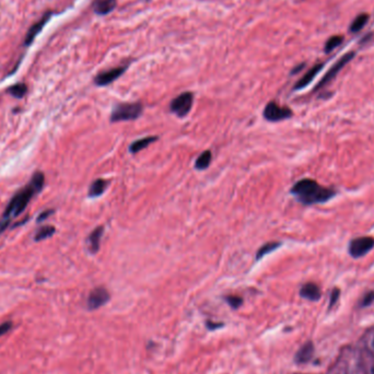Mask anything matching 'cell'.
I'll list each match as a JSON object with an SVG mask.
<instances>
[{"instance_id": "ba28073f", "label": "cell", "mask_w": 374, "mask_h": 374, "mask_svg": "<svg viewBox=\"0 0 374 374\" xmlns=\"http://www.w3.org/2000/svg\"><path fill=\"white\" fill-rule=\"evenodd\" d=\"M128 68V65L118 66V67L112 68L109 70L102 71V73L97 74L94 78V84L97 87H105L113 84L115 80H117L120 76H123L126 70Z\"/></svg>"}, {"instance_id": "d6986e66", "label": "cell", "mask_w": 374, "mask_h": 374, "mask_svg": "<svg viewBox=\"0 0 374 374\" xmlns=\"http://www.w3.org/2000/svg\"><path fill=\"white\" fill-rule=\"evenodd\" d=\"M368 21H369V14L361 13L359 15H357V18L353 21V23H351L350 25V32L357 33L361 31L367 24Z\"/></svg>"}, {"instance_id": "83f0119b", "label": "cell", "mask_w": 374, "mask_h": 374, "mask_svg": "<svg viewBox=\"0 0 374 374\" xmlns=\"http://www.w3.org/2000/svg\"><path fill=\"white\" fill-rule=\"evenodd\" d=\"M53 212H54V210H52V209H49V210L43 211V212L40 214V216H38V218H37V222H42V221H44V220H45L46 218H48L49 216H52Z\"/></svg>"}, {"instance_id": "8fae6325", "label": "cell", "mask_w": 374, "mask_h": 374, "mask_svg": "<svg viewBox=\"0 0 374 374\" xmlns=\"http://www.w3.org/2000/svg\"><path fill=\"white\" fill-rule=\"evenodd\" d=\"M323 66H324L323 64H317V65L314 66V67H312L303 77H302V78L298 82H296L294 88H293V90H301V89H303V88H305L306 86H309L311 82L313 81V79L315 78L316 75L322 70Z\"/></svg>"}, {"instance_id": "4316f807", "label": "cell", "mask_w": 374, "mask_h": 374, "mask_svg": "<svg viewBox=\"0 0 374 374\" xmlns=\"http://www.w3.org/2000/svg\"><path fill=\"white\" fill-rule=\"evenodd\" d=\"M373 301H374V291H371V292H369L365 296L364 302H362V305L364 306L370 305Z\"/></svg>"}, {"instance_id": "603a6c76", "label": "cell", "mask_w": 374, "mask_h": 374, "mask_svg": "<svg viewBox=\"0 0 374 374\" xmlns=\"http://www.w3.org/2000/svg\"><path fill=\"white\" fill-rule=\"evenodd\" d=\"M343 41H344V37L340 35H334L331 38H328V41L325 44V48H324L325 49V53H331L333 49L339 46Z\"/></svg>"}, {"instance_id": "4fadbf2b", "label": "cell", "mask_w": 374, "mask_h": 374, "mask_svg": "<svg viewBox=\"0 0 374 374\" xmlns=\"http://www.w3.org/2000/svg\"><path fill=\"white\" fill-rule=\"evenodd\" d=\"M116 0H96L93 3V10L98 15H105L111 13L116 8Z\"/></svg>"}, {"instance_id": "9a60e30c", "label": "cell", "mask_w": 374, "mask_h": 374, "mask_svg": "<svg viewBox=\"0 0 374 374\" xmlns=\"http://www.w3.org/2000/svg\"><path fill=\"white\" fill-rule=\"evenodd\" d=\"M51 15H52L51 12L46 13L45 15L43 16V19L40 22H37V23H35L34 25H33L31 27V29L29 30V32H27L26 37H25V41H24L25 45H30V44L33 42V40H34V38L36 37V35L38 34V33H40L42 31L44 25H45L47 23V21L49 19H51Z\"/></svg>"}, {"instance_id": "7a4b0ae2", "label": "cell", "mask_w": 374, "mask_h": 374, "mask_svg": "<svg viewBox=\"0 0 374 374\" xmlns=\"http://www.w3.org/2000/svg\"><path fill=\"white\" fill-rule=\"evenodd\" d=\"M298 201L305 206H311L314 203H323L336 195L335 190L321 186L314 180L303 179L296 182L290 190Z\"/></svg>"}, {"instance_id": "9c48e42d", "label": "cell", "mask_w": 374, "mask_h": 374, "mask_svg": "<svg viewBox=\"0 0 374 374\" xmlns=\"http://www.w3.org/2000/svg\"><path fill=\"white\" fill-rule=\"evenodd\" d=\"M109 298H111V296H109L108 291L104 287H97L95 289H93L90 292L89 296H88V301H87L88 309L96 310L98 309V307L106 304L109 301Z\"/></svg>"}, {"instance_id": "8992f818", "label": "cell", "mask_w": 374, "mask_h": 374, "mask_svg": "<svg viewBox=\"0 0 374 374\" xmlns=\"http://www.w3.org/2000/svg\"><path fill=\"white\" fill-rule=\"evenodd\" d=\"M374 247V238L372 236H361L350 242L348 252L354 258H360L367 255Z\"/></svg>"}, {"instance_id": "e0dca14e", "label": "cell", "mask_w": 374, "mask_h": 374, "mask_svg": "<svg viewBox=\"0 0 374 374\" xmlns=\"http://www.w3.org/2000/svg\"><path fill=\"white\" fill-rule=\"evenodd\" d=\"M280 246H281V242H277V241L267 242V243L262 245L260 249H258V251L256 252V255H255V260L261 261L264 256H266L267 254H271L272 252L279 249Z\"/></svg>"}, {"instance_id": "5b68a950", "label": "cell", "mask_w": 374, "mask_h": 374, "mask_svg": "<svg viewBox=\"0 0 374 374\" xmlns=\"http://www.w3.org/2000/svg\"><path fill=\"white\" fill-rule=\"evenodd\" d=\"M293 112L288 106H280L277 102L271 101L266 104L263 111V117L268 122H281L292 117Z\"/></svg>"}, {"instance_id": "d4e9b609", "label": "cell", "mask_w": 374, "mask_h": 374, "mask_svg": "<svg viewBox=\"0 0 374 374\" xmlns=\"http://www.w3.org/2000/svg\"><path fill=\"white\" fill-rule=\"evenodd\" d=\"M11 328H12V322L8 321V322L0 324V337L3 336V335L5 334H8L11 331Z\"/></svg>"}, {"instance_id": "f546056e", "label": "cell", "mask_w": 374, "mask_h": 374, "mask_svg": "<svg viewBox=\"0 0 374 374\" xmlns=\"http://www.w3.org/2000/svg\"><path fill=\"white\" fill-rule=\"evenodd\" d=\"M304 67V64H302V65H300L299 66V67H296V68H294V70H292V73H291V74H292V75H294V74H296V73H299V71L302 69V68H303Z\"/></svg>"}, {"instance_id": "f1b7e54d", "label": "cell", "mask_w": 374, "mask_h": 374, "mask_svg": "<svg viewBox=\"0 0 374 374\" xmlns=\"http://www.w3.org/2000/svg\"><path fill=\"white\" fill-rule=\"evenodd\" d=\"M207 328L210 329V331H214V329H217L219 327H222L223 326V323H216V322H211V321H207Z\"/></svg>"}, {"instance_id": "52a82bcc", "label": "cell", "mask_w": 374, "mask_h": 374, "mask_svg": "<svg viewBox=\"0 0 374 374\" xmlns=\"http://www.w3.org/2000/svg\"><path fill=\"white\" fill-rule=\"evenodd\" d=\"M355 55H356L355 52H349L347 54H345L344 56L342 58H340L339 60H337V63H335V65L333 66V67L327 71V73L325 74V76L323 77V79L320 82H318L317 86L315 87L314 91H317V90L322 89V88L325 87L328 84V82H331L335 78V77L337 76V74L339 73V71L342 70L345 67V66L347 65L350 62V60L355 57Z\"/></svg>"}, {"instance_id": "484cf974", "label": "cell", "mask_w": 374, "mask_h": 374, "mask_svg": "<svg viewBox=\"0 0 374 374\" xmlns=\"http://www.w3.org/2000/svg\"><path fill=\"white\" fill-rule=\"evenodd\" d=\"M339 295H340V290L337 289V288H335V289L333 290L332 295H331V303H329V305L333 306L335 303H336V302H337L338 299H339Z\"/></svg>"}, {"instance_id": "30bf717a", "label": "cell", "mask_w": 374, "mask_h": 374, "mask_svg": "<svg viewBox=\"0 0 374 374\" xmlns=\"http://www.w3.org/2000/svg\"><path fill=\"white\" fill-rule=\"evenodd\" d=\"M104 233V227L103 225H100V227H96L94 230L88 236V246H89V251L92 253V254H96V253L100 251V246H101V239Z\"/></svg>"}, {"instance_id": "3957f363", "label": "cell", "mask_w": 374, "mask_h": 374, "mask_svg": "<svg viewBox=\"0 0 374 374\" xmlns=\"http://www.w3.org/2000/svg\"><path fill=\"white\" fill-rule=\"evenodd\" d=\"M144 113V106L140 102L118 103L114 105L109 120L112 123L129 122L138 119Z\"/></svg>"}, {"instance_id": "7c38bea8", "label": "cell", "mask_w": 374, "mask_h": 374, "mask_svg": "<svg viewBox=\"0 0 374 374\" xmlns=\"http://www.w3.org/2000/svg\"><path fill=\"white\" fill-rule=\"evenodd\" d=\"M300 295L302 298L307 299L310 301H317L321 298V290L318 285L313 282H307L302 285L300 290Z\"/></svg>"}, {"instance_id": "cb8c5ba5", "label": "cell", "mask_w": 374, "mask_h": 374, "mask_svg": "<svg viewBox=\"0 0 374 374\" xmlns=\"http://www.w3.org/2000/svg\"><path fill=\"white\" fill-rule=\"evenodd\" d=\"M224 300L234 310L239 309V307L243 304V299H242L239 295H227L224 298Z\"/></svg>"}, {"instance_id": "44dd1931", "label": "cell", "mask_w": 374, "mask_h": 374, "mask_svg": "<svg viewBox=\"0 0 374 374\" xmlns=\"http://www.w3.org/2000/svg\"><path fill=\"white\" fill-rule=\"evenodd\" d=\"M312 354H313V347H312V344L309 343V344L304 345L303 347H302L299 350V353H298V355H296L295 359H296V361L301 362V364H302V362L309 361L311 359Z\"/></svg>"}, {"instance_id": "7402d4cb", "label": "cell", "mask_w": 374, "mask_h": 374, "mask_svg": "<svg viewBox=\"0 0 374 374\" xmlns=\"http://www.w3.org/2000/svg\"><path fill=\"white\" fill-rule=\"evenodd\" d=\"M27 92V87L25 84H16L11 86L8 89V93L16 98H22Z\"/></svg>"}, {"instance_id": "2e32d148", "label": "cell", "mask_w": 374, "mask_h": 374, "mask_svg": "<svg viewBox=\"0 0 374 374\" xmlns=\"http://www.w3.org/2000/svg\"><path fill=\"white\" fill-rule=\"evenodd\" d=\"M108 185V182L104 179H96L93 181L92 184L89 187V191H88V196L90 198L100 197L104 191L106 190V187Z\"/></svg>"}, {"instance_id": "277c9868", "label": "cell", "mask_w": 374, "mask_h": 374, "mask_svg": "<svg viewBox=\"0 0 374 374\" xmlns=\"http://www.w3.org/2000/svg\"><path fill=\"white\" fill-rule=\"evenodd\" d=\"M194 103V94L191 92L186 91L175 96L170 103V111L177 115L180 118H184L189 114Z\"/></svg>"}, {"instance_id": "6da1fadb", "label": "cell", "mask_w": 374, "mask_h": 374, "mask_svg": "<svg viewBox=\"0 0 374 374\" xmlns=\"http://www.w3.org/2000/svg\"><path fill=\"white\" fill-rule=\"evenodd\" d=\"M44 183H45V175H44V173L40 171L35 172L32 175L30 183L11 198L10 202L8 203V206L3 212L2 219L0 220V233L8 227L11 219L18 217L20 213L23 212L32 198L43 189Z\"/></svg>"}, {"instance_id": "ac0fdd59", "label": "cell", "mask_w": 374, "mask_h": 374, "mask_svg": "<svg viewBox=\"0 0 374 374\" xmlns=\"http://www.w3.org/2000/svg\"><path fill=\"white\" fill-rule=\"evenodd\" d=\"M211 161H212V152L210 150L202 151L200 153V156L196 159L195 169L198 170V171H203V170H207L209 168V166L211 164Z\"/></svg>"}, {"instance_id": "ffe728a7", "label": "cell", "mask_w": 374, "mask_h": 374, "mask_svg": "<svg viewBox=\"0 0 374 374\" xmlns=\"http://www.w3.org/2000/svg\"><path fill=\"white\" fill-rule=\"evenodd\" d=\"M55 231H56V229H55V227H53V225H45V227H43L37 231L34 236V240L36 242L46 240L55 234Z\"/></svg>"}, {"instance_id": "5bb4252c", "label": "cell", "mask_w": 374, "mask_h": 374, "mask_svg": "<svg viewBox=\"0 0 374 374\" xmlns=\"http://www.w3.org/2000/svg\"><path fill=\"white\" fill-rule=\"evenodd\" d=\"M159 138L157 136H148V137H144V138L141 139H138L136 140L134 142H131L128 150L130 153H133V155H136V153L140 152L141 150L146 149V148L149 147L150 145H152L153 142H156Z\"/></svg>"}]
</instances>
